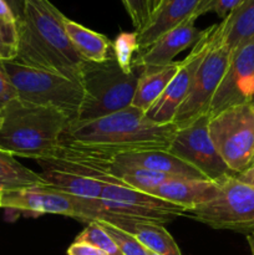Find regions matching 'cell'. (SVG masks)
I'll list each match as a JSON object with an SVG mask.
<instances>
[{"label":"cell","instance_id":"1","mask_svg":"<svg viewBox=\"0 0 254 255\" xmlns=\"http://www.w3.org/2000/svg\"><path fill=\"white\" fill-rule=\"evenodd\" d=\"M178 127L156 124L133 106L91 120L71 121L60 144L91 156L112 159L121 153L169 148Z\"/></svg>","mask_w":254,"mask_h":255},{"label":"cell","instance_id":"2","mask_svg":"<svg viewBox=\"0 0 254 255\" xmlns=\"http://www.w3.org/2000/svg\"><path fill=\"white\" fill-rule=\"evenodd\" d=\"M64 19L50 0H25L24 15L17 24V54L12 61L82 84L86 61L72 46Z\"/></svg>","mask_w":254,"mask_h":255},{"label":"cell","instance_id":"3","mask_svg":"<svg viewBox=\"0 0 254 255\" xmlns=\"http://www.w3.org/2000/svg\"><path fill=\"white\" fill-rule=\"evenodd\" d=\"M1 119L0 149L35 161L47 158L56 152L62 133L72 121L60 110L19 99L5 107Z\"/></svg>","mask_w":254,"mask_h":255},{"label":"cell","instance_id":"4","mask_svg":"<svg viewBox=\"0 0 254 255\" xmlns=\"http://www.w3.org/2000/svg\"><path fill=\"white\" fill-rule=\"evenodd\" d=\"M142 67L124 72L111 57L102 64L86 62L82 75L84 101L74 121H91L132 105Z\"/></svg>","mask_w":254,"mask_h":255},{"label":"cell","instance_id":"5","mask_svg":"<svg viewBox=\"0 0 254 255\" xmlns=\"http://www.w3.org/2000/svg\"><path fill=\"white\" fill-rule=\"evenodd\" d=\"M17 99L39 106L54 107L76 120L84 101L81 82L61 75L32 69L16 61H4Z\"/></svg>","mask_w":254,"mask_h":255},{"label":"cell","instance_id":"6","mask_svg":"<svg viewBox=\"0 0 254 255\" xmlns=\"http://www.w3.org/2000/svg\"><path fill=\"white\" fill-rule=\"evenodd\" d=\"M209 134L234 174L251 166L254 158V109L252 104L231 107L209 119Z\"/></svg>","mask_w":254,"mask_h":255},{"label":"cell","instance_id":"7","mask_svg":"<svg viewBox=\"0 0 254 255\" xmlns=\"http://www.w3.org/2000/svg\"><path fill=\"white\" fill-rule=\"evenodd\" d=\"M221 193L209 203L187 211L184 217L213 229L239 233L254 231V187L242 183L236 176L222 179Z\"/></svg>","mask_w":254,"mask_h":255},{"label":"cell","instance_id":"8","mask_svg":"<svg viewBox=\"0 0 254 255\" xmlns=\"http://www.w3.org/2000/svg\"><path fill=\"white\" fill-rule=\"evenodd\" d=\"M0 208L32 216L59 214L86 223L95 222L97 218L95 199L70 196L47 184H36L26 188L1 192Z\"/></svg>","mask_w":254,"mask_h":255},{"label":"cell","instance_id":"9","mask_svg":"<svg viewBox=\"0 0 254 255\" xmlns=\"http://www.w3.org/2000/svg\"><path fill=\"white\" fill-rule=\"evenodd\" d=\"M231 56L232 51L217 36L213 25L208 51L197 70L186 100L173 120V124L178 128L188 126L201 116L207 115L212 99L226 74Z\"/></svg>","mask_w":254,"mask_h":255},{"label":"cell","instance_id":"10","mask_svg":"<svg viewBox=\"0 0 254 255\" xmlns=\"http://www.w3.org/2000/svg\"><path fill=\"white\" fill-rule=\"evenodd\" d=\"M97 206L101 211L100 218L109 213L161 224L168 223L186 214V209L177 204L121 184H106L102 189L101 197L97 199Z\"/></svg>","mask_w":254,"mask_h":255},{"label":"cell","instance_id":"11","mask_svg":"<svg viewBox=\"0 0 254 255\" xmlns=\"http://www.w3.org/2000/svg\"><path fill=\"white\" fill-rule=\"evenodd\" d=\"M167 151L198 169L211 181L219 182L226 177L236 176L222 159L212 141L207 115L201 116L188 126L177 129Z\"/></svg>","mask_w":254,"mask_h":255},{"label":"cell","instance_id":"12","mask_svg":"<svg viewBox=\"0 0 254 255\" xmlns=\"http://www.w3.org/2000/svg\"><path fill=\"white\" fill-rule=\"evenodd\" d=\"M254 101V37L232 51L223 80L219 84L207 116L216 115L231 107Z\"/></svg>","mask_w":254,"mask_h":255},{"label":"cell","instance_id":"13","mask_svg":"<svg viewBox=\"0 0 254 255\" xmlns=\"http://www.w3.org/2000/svg\"><path fill=\"white\" fill-rule=\"evenodd\" d=\"M211 31L212 26L204 30L203 36L193 45L188 56L183 61H179L178 71L167 85L163 94L146 112L147 119L161 125L173 124L177 111L191 90L197 70L208 51L211 45Z\"/></svg>","mask_w":254,"mask_h":255},{"label":"cell","instance_id":"14","mask_svg":"<svg viewBox=\"0 0 254 255\" xmlns=\"http://www.w3.org/2000/svg\"><path fill=\"white\" fill-rule=\"evenodd\" d=\"M194 22L196 20L188 19L159 36L147 49L137 52L132 60V67L166 66L173 62L179 52L193 46L203 36L204 30H199Z\"/></svg>","mask_w":254,"mask_h":255},{"label":"cell","instance_id":"15","mask_svg":"<svg viewBox=\"0 0 254 255\" xmlns=\"http://www.w3.org/2000/svg\"><path fill=\"white\" fill-rule=\"evenodd\" d=\"M99 221L107 222L133 236L147 251L152 253L158 255H183L178 244L176 243L171 233L164 228L163 224L109 213L104 214Z\"/></svg>","mask_w":254,"mask_h":255},{"label":"cell","instance_id":"16","mask_svg":"<svg viewBox=\"0 0 254 255\" xmlns=\"http://www.w3.org/2000/svg\"><path fill=\"white\" fill-rule=\"evenodd\" d=\"M221 193V182L211 179L173 178L164 182L153 196L177 204L187 211L209 203Z\"/></svg>","mask_w":254,"mask_h":255},{"label":"cell","instance_id":"17","mask_svg":"<svg viewBox=\"0 0 254 255\" xmlns=\"http://www.w3.org/2000/svg\"><path fill=\"white\" fill-rule=\"evenodd\" d=\"M201 1L202 0H162L148 24L137 32L139 51L147 49L167 31L188 19H193L194 11Z\"/></svg>","mask_w":254,"mask_h":255},{"label":"cell","instance_id":"18","mask_svg":"<svg viewBox=\"0 0 254 255\" xmlns=\"http://www.w3.org/2000/svg\"><path fill=\"white\" fill-rule=\"evenodd\" d=\"M112 163L122 166L139 167L149 171L159 172L173 178L207 179L198 169L186 163L182 159L169 153L168 151L154 149V151H139L121 153L112 157Z\"/></svg>","mask_w":254,"mask_h":255},{"label":"cell","instance_id":"19","mask_svg":"<svg viewBox=\"0 0 254 255\" xmlns=\"http://www.w3.org/2000/svg\"><path fill=\"white\" fill-rule=\"evenodd\" d=\"M65 30L72 46L86 62L102 64L114 57L112 42L105 35L94 31L65 16Z\"/></svg>","mask_w":254,"mask_h":255},{"label":"cell","instance_id":"20","mask_svg":"<svg viewBox=\"0 0 254 255\" xmlns=\"http://www.w3.org/2000/svg\"><path fill=\"white\" fill-rule=\"evenodd\" d=\"M178 67L179 61H173L166 66L142 67L131 106L146 114L163 94L167 85L178 71Z\"/></svg>","mask_w":254,"mask_h":255},{"label":"cell","instance_id":"21","mask_svg":"<svg viewBox=\"0 0 254 255\" xmlns=\"http://www.w3.org/2000/svg\"><path fill=\"white\" fill-rule=\"evenodd\" d=\"M214 32L231 51L254 37V0H244L214 25Z\"/></svg>","mask_w":254,"mask_h":255},{"label":"cell","instance_id":"22","mask_svg":"<svg viewBox=\"0 0 254 255\" xmlns=\"http://www.w3.org/2000/svg\"><path fill=\"white\" fill-rule=\"evenodd\" d=\"M107 169L112 177L124 182L125 186L149 194H153L154 191L164 182L173 179V177L159 173V172L149 171V169L139 168V167L122 166V164L112 163L111 161L109 162Z\"/></svg>","mask_w":254,"mask_h":255},{"label":"cell","instance_id":"23","mask_svg":"<svg viewBox=\"0 0 254 255\" xmlns=\"http://www.w3.org/2000/svg\"><path fill=\"white\" fill-rule=\"evenodd\" d=\"M46 184L41 174L20 163L15 156L0 149V192Z\"/></svg>","mask_w":254,"mask_h":255},{"label":"cell","instance_id":"24","mask_svg":"<svg viewBox=\"0 0 254 255\" xmlns=\"http://www.w3.org/2000/svg\"><path fill=\"white\" fill-rule=\"evenodd\" d=\"M139 51L138 40H137V32H120L116 39L112 41V52L116 59L117 64L121 67L124 72H131L132 60L134 55Z\"/></svg>","mask_w":254,"mask_h":255},{"label":"cell","instance_id":"25","mask_svg":"<svg viewBox=\"0 0 254 255\" xmlns=\"http://www.w3.org/2000/svg\"><path fill=\"white\" fill-rule=\"evenodd\" d=\"M75 242L91 244V246L101 249L107 255H122L110 234L105 231L104 227L99 222H89L86 228L76 237Z\"/></svg>","mask_w":254,"mask_h":255},{"label":"cell","instance_id":"26","mask_svg":"<svg viewBox=\"0 0 254 255\" xmlns=\"http://www.w3.org/2000/svg\"><path fill=\"white\" fill-rule=\"evenodd\" d=\"M129 15L134 31L138 32L148 24L162 0H121Z\"/></svg>","mask_w":254,"mask_h":255},{"label":"cell","instance_id":"27","mask_svg":"<svg viewBox=\"0 0 254 255\" xmlns=\"http://www.w3.org/2000/svg\"><path fill=\"white\" fill-rule=\"evenodd\" d=\"M99 222L104 227L105 231L110 234V237L115 242V244L120 249L122 255H148V251L133 236L126 233L125 231L112 226V224L107 223V222Z\"/></svg>","mask_w":254,"mask_h":255},{"label":"cell","instance_id":"28","mask_svg":"<svg viewBox=\"0 0 254 255\" xmlns=\"http://www.w3.org/2000/svg\"><path fill=\"white\" fill-rule=\"evenodd\" d=\"M19 29L17 24H11L0 19V60L12 61L17 54Z\"/></svg>","mask_w":254,"mask_h":255},{"label":"cell","instance_id":"29","mask_svg":"<svg viewBox=\"0 0 254 255\" xmlns=\"http://www.w3.org/2000/svg\"><path fill=\"white\" fill-rule=\"evenodd\" d=\"M244 0H202L194 11L193 19L197 20L202 15L214 12L223 20L229 12L233 11Z\"/></svg>","mask_w":254,"mask_h":255},{"label":"cell","instance_id":"30","mask_svg":"<svg viewBox=\"0 0 254 255\" xmlns=\"http://www.w3.org/2000/svg\"><path fill=\"white\" fill-rule=\"evenodd\" d=\"M15 99H17L16 90H15L9 74L5 69L4 61L0 60V116H1L5 107L10 102L14 101Z\"/></svg>","mask_w":254,"mask_h":255},{"label":"cell","instance_id":"31","mask_svg":"<svg viewBox=\"0 0 254 255\" xmlns=\"http://www.w3.org/2000/svg\"><path fill=\"white\" fill-rule=\"evenodd\" d=\"M67 255H107L101 249L91 246L89 243H82V242H74L71 246L67 248Z\"/></svg>","mask_w":254,"mask_h":255},{"label":"cell","instance_id":"32","mask_svg":"<svg viewBox=\"0 0 254 255\" xmlns=\"http://www.w3.org/2000/svg\"><path fill=\"white\" fill-rule=\"evenodd\" d=\"M0 19L11 24H17L16 16L5 0H0Z\"/></svg>","mask_w":254,"mask_h":255},{"label":"cell","instance_id":"33","mask_svg":"<svg viewBox=\"0 0 254 255\" xmlns=\"http://www.w3.org/2000/svg\"><path fill=\"white\" fill-rule=\"evenodd\" d=\"M236 178L241 181L242 183H246L248 186L254 187V163L251 164L247 169H244L241 173L236 174Z\"/></svg>","mask_w":254,"mask_h":255},{"label":"cell","instance_id":"34","mask_svg":"<svg viewBox=\"0 0 254 255\" xmlns=\"http://www.w3.org/2000/svg\"><path fill=\"white\" fill-rule=\"evenodd\" d=\"M7 2L10 7H11L12 12L15 14L17 19V24H19L20 20L22 19V15H24V9H25V0H5Z\"/></svg>","mask_w":254,"mask_h":255},{"label":"cell","instance_id":"35","mask_svg":"<svg viewBox=\"0 0 254 255\" xmlns=\"http://www.w3.org/2000/svg\"><path fill=\"white\" fill-rule=\"evenodd\" d=\"M248 243H249V247H251V252H252V255H254V231L252 232V233H249L248 236Z\"/></svg>","mask_w":254,"mask_h":255},{"label":"cell","instance_id":"36","mask_svg":"<svg viewBox=\"0 0 254 255\" xmlns=\"http://www.w3.org/2000/svg\"><path fill=\"white\" fill-rule=\"evenodd\" d=\"M1 125H2V119L1 116H0V128H1Z\"/></svg>","mask_w":254,"mask_h":255},{"label":"cell","instance_id":"37","mask_svg":"<svg viewBox=\"0 0 254 255\" xmlns=\"http://www.w3.org/2000/svg\"><path fill=\"white\" fill-rule=\"evenodd\" d=\"M148 255H158V254H156V253H152V252H149V251H148Z\"/></svg>","mask_w":254,"mask_h":255},{"label":"cell","instance_id":"38","mask_svg":"<svg viewBox=\"0 0 254 255\" xmlns=\"http://www.w3.org/2000/svg\"><path fill=\"white\" fill-rule=\"evenodd\" d=\"M252 105H253V109H254V101H253V102H252Z\"/></svg>","mask_w":254,"mask_h":255},{"label":"cell","instance_id":"39","mask_svg":"<svg viewBox=\"0 0 254 255\" xmlns=\"http://www.w3.org/2000/svg\"><path fill=\"white\" fill-rule=\"evenodd\" d=\"M254 163V158H253V161H252V163L251 164H253Z\"/></svg>","mask_w":254,"mask_h":255},{"label":"cell","instance_id":"40","mask_svg":"<svg viewBox=\"0 0 254 255\" xmlns=\"http://www.w3.org/2000/svg\"><path fill=\"white\" fill-rule=\"evenodd\" d=\"M0 193H1V192H0Z\"/></svg>","mask_w":254,"mask_h":255}]
</instances>
